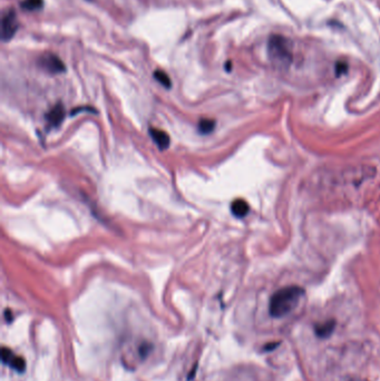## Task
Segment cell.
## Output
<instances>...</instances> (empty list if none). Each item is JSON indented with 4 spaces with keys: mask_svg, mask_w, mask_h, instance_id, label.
<instances>
[{
    "mask_svg": "<svg viewBox=\"0 0 380 381\" xmlns=\"http://www.w3.org/2000/svg\"><path fill=\"white\" fill-rule=\"evenodd\" d=\"M64 117H65V108L62 104L55 105L46 115L47 122L52 127H58L64 120Z\"/></svg>",
    "mask_w": 380,
    "mask_h": 381,
    "instance_id": "cell-6",
    "label": "cell"
},
{
    "mask_svg": "<svg viewBox=\"0 0 380 381\" xmlns=\"http://www.w3.org/2000/svg\"><path fill=\"white\" fill-rule=\"evenodd\" d=\"M2 353V361L10 365L14 370H16L18 372H24L26 369V362L24 360V358L21 357H16L15 354L10 351L9 349H7L3 347L1 350Z\"/></svg>",
    "mask_w": 380,
    "mask_h": 381,
    "instance_id": "cell-5",
    "label": "cell"
},
{
    "mask_svg": "<svg viewBox=\"0 0 380 381\" xmlns=\"http://www.w3.org/2000/svg\"><path fill=\"white\" fill-rule=\"evenodd\" d=\"M215 127V120L210 118H203L198 122V131L202 134H210Z\"/></svg>",
    "mask_w": 380,
    "mask_h": 381,
    "instance_id": "cell-10",
    "label": "cell"
},
{
    "mask_svg": "<svg viewBox=\"0 0 380 381\" xmlns=\"http://www.w3.org/2000/svg\"><path fill=\"white\" fill-rule=\"evenodd\" d=\"M18 29L16 14L14 10H8L3 14L1 19V39L8 41L13 38Z\"/></svg>",
    "mask_w": 380,
    "mask_h": 381,
    "instance_id": "cell-3",
    "label": "cell"
},
{
    "mask_svg": "<svg viewBox=\"0 0 380 381\" xmlns=\"http://www.w3.org/2000/svg\"><path fill=\"white\" fill-rule=\"evenodd\" d=\"M304 296V290L298 285L284 286L273 294L270 299L269 312L272 318L280 319L288 315L298 307Z\"/></svg>",
    "mask_w": 380,
    "mask_h": 381,
    "instance_id": "cell-1",
    "label": "cell"
},
{
    "mask_svg": "<svg viewBox=\"0 0 380 381\" xmlns=\"http://www.w3.org/2000/svg\"><path fill=\"white\" fill-rule=\"evenodd\" d=\"M268 56L272 65L279 70H287L290 68L293 62L292 44L287 37L271 35L268 40Z\"/></svg>",
    "mask_w": 380,
    "mask_h": 381,
    "instance_id": "cell-2",
    "label": "cell"
},
{
    "mask_svg": "<svg viewBox=\"0 0 380 381\" xmlns=\"http://www.w3.org/2000/svg\"><path fill=\"white\" fill-rule=\"evenodd\" d=\"M334 328H336V321H334L333 319H330L325 322L317 324V326L314 327V332L318 338L326 339L332 334Z\"/></svg>",
    "mask_w": 380,
    "mask_h": 381,
    "instance_id": "cell-8",
    "label": "cell"
},
{
    "mask_svg": "<svg viewBox=\"0 0 380 381\" xmlns=\"http://www.w3.org/2000/svg\"><path fill=\"white\" fill-rule=\"evenodd\" d=\"M349 381H366V380H363V379H360V378H352Z\"/></svg>",
    "mask_w": 380,
    "mask_h": 381,
    "instance_id": "cell-15",
    "label": "cell"
},
{
    "mask_svg": "<svg viewBox=\"0 0 380 381\" xmlns=\"http://www.w3.org/2000/svg\"><path fill=\"white\" fill-rule=\"evenodd\" d=\"M348 71V64L346 62H338L336 64V74L337 76H341V75L346 74Z\"/></svg>",
    "mask_w": 380,
    "mask_h": 381,
    "instance_id": "cell-13",
    "label": "cell"
},
{
    "mask_svg": "<svg viewBox=\"0 0 380 381\" xmlns=\"http://www.w3.org/2000/svg\"><path fill=\"white\" fill-rule=\"evenodd\" d=\"M150 345H149V343H144V345H142L141 347H140V356L143 358V357H146L148 356V354L150 352Z\"/></svg>",
    "mask_w": 380,
    "mask_h": 381,
    "instance_id": "cell-14",
    "label": "cell"
},
{
    "mask_svg": "<svg viewBox=\"0 0 380 381\" xmlns=\"http://www.w3.org/2000/svg\"><path fill=\"white\" fill-rule=\"evenodd\" d=\"M38 64L41 68L50 74H60L66 70V67L62 59L54 54H44L39 58Z\"/></svg>",
    "mask_w": 380,
    "mask_h": 381,
    "instance_id": "cell-4",
    "label": "cell"
},
{
    "mask_svg": "<svg viewBox=\"0 0 380 381\" xmlns=\"http://www.w3.org/2000/svg\"><path fill=\"white\" fill-rule=\"evenodd\" d=\"M154 77H155L156 81L159 82L161 85H163L164 87L171 88L172 82H171L170 77H168V75L165 73V71H163V70H156L155 73H154Z\"/></svg>",
    "mask_w": 380,
    "mask_h": 381,
    "instance_id": "cell-11",
    "label": "cell"
},
{
    "mask_svg": "<svg viewBox=\"0 0 380 381\" xmlns=\"http://www.w3.org/2000/svg\"><path fill=\"white\" fill-rule=\"evenodd\" d=\"M44 5L43 0H25L24 2L21 3L22 8L27 9V10H37L40 9Z\"/></svg>",
    "mask_w": 380,
    "mask_h": 381,
    "instance_id": "cell-12",
    "label": "cell"
},
{
    "mask_svg": "<svg viewBox=\"0 0 380 381\" xmlns=\"http://www.w3.org/2000/svg\"><path fill=\"white\" fill-rule=\"evenodd\" d=\"M249 210H250L249 204H248L244 199H238L231 204L232 213L236 217H240V218L244 217L248 213H249Z\"/></svg>",
    "mask_w": 380,
    "mask_h": 381,
    "instance_id": "cell-9",
    "label": "cell"
},
{
    "mask_svg": "<svg viewBox=\"0 0 380 381\" xmlns=\"http://www.w3.org/2000/svg\"><path fill=\"white\" fill-rule=\"evenodd\" d=\"M149 134H150V136H152L154 143L159 146L160 149H166L167 147L170 146L171 139H170V136H168L166 132H164L162 130H157V128H154V127H150Z\"/></svg>",
    "mask_w": 380,
    "mask_h": 381,
    "instance_id": "cell-7",
    "label": "cell"
}]
</instances>
